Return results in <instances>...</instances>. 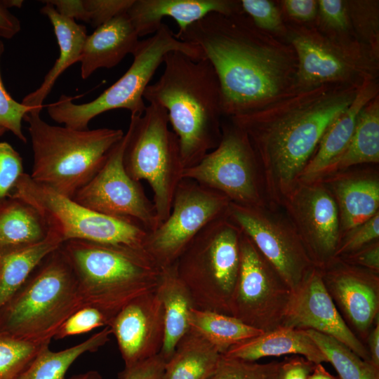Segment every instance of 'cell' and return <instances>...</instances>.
Segmentation results:
<instances>
[{
	"instance_id": "cell-1",
	"label": "cell",
	"mask_w": 379,
	"mask_h": 379,
	"mask_svg": "<svg viewBox=\"0 0 379 379\" xmlns=\"http://www.w3.org/2000/svg\"><path fill=\"white\" fill-rule=\"evenodd\" d=\"M175 35L198 46L213 65L224 117L258 110L300 90L293 47L257 27L243 11L211 13Z\"/></svg>"
},
{
	"instance_id": "cell-2",
	"label": "cell",
	"mask_w": 379,
	"mask_h": 379,
	"mask_svg": "<svg viewBox=\"0 0 379 379\" xmlns=\"http://www.w3.org/2000/svg\"><path fill=\"white\" fill-rule=\"evenodd\" d=\"M360 86L321 84L229 118L245 133L255 153L270 205L281 208L325 131L354 100Z\"/></svg>"
},
{
	"instance_id": "cell-3",
	"label": "cell",
	"mask_w": 379,
	"mask_h": 379,
	"mask_svg": "<svg viewBox=\"0 0 379 379\" xmlns=\"http://www.w3.org/2000/svg\"><path fill=\"white\" fill-rule=\"evenodd\" d=\"M163 63L162 74L147 86L143 98L166 111L186 168L199 162L220 141V85L207 58L194 60L173 51L164 56Z\"/></svg>"
},
{
	"instance_id": "cell-4",
	"label": "cell",
	"mask_w": 379,
	"mask_h": 379,
	"mask_svg": "<svg viewBox=\"0 0 379 379\" xmlns=\"http://www.w3.org/2000/svg\"><path fill=\"white\" fill-rule=\"evenodd\" d=\"M60 246L76 275L84 306L100 309L110 322L132 300L154 291L161 277L162 270L143 249L84 240Z\"/></svg>"
},
{
	"instance_id": "cell-5",
	"label": "cell",
	"mask_w": 379,
	"mask_h": 379,
	"mask_svg": "<svg viewBox=\"0 0 379 379\" xmlns=\"http://www.w3.org/2000/svg\"><path fill=\"white\" fill-rule=\"evenodd\" d=\"M24 120L33 151L31 178L70 199L95 176L124 135L121 129L51 125L36 113H27Z\"/></svg>"
},
{
	"instance_id": "cell-6",
	"label": "cell",
	"mask_w": 379,
	"mask_h": 379,
	"mask_svg": "<svg viewBox=\"0 0 379 379\" xmlns=\"http://www.w3.org/2000/svg\"><path fill=\"white\" fill-rule=\"evenodd\" d=\"M60 246L39 262L0 311V331L50 343L63 322L84 306L76 275Z\"/></svg>"
},
{
	"instance_id": "cell-7",
	"label": "cell",
	"mask_w": 379,
	"mask_h": 379,
	"mask_svg": "<svg viewBox=\"0 0 379 379\" xmlns=\"http://www.w3.org/2000/svg\"><path fill=\"white\" fill-rule=\"evenodd\" d=\"M180 51L194 59L205 58L197 45L176 38L170 27L162 23L152 36L140 41L132 54L133 60L127 71L93 100L75 104L72 97L62 95L46 106L50 117L65 126L84 130L92 119L116 109H125L131 115H141L146 109L143 95L164 56L170 51Z\"/></svg>"
},
{
	"instance_id": "cell-8",
	"label": "cell",
	"mask_w": 379,
	"mask_h": 379,
	"mask_svg": "<svg viewBox=\"0 0 379 379\" xmlns=\"http://www.w3.org/2000/svg\"><path fill=\"white\" fill-rule=\"evenodd\" d=\"M241 231L227 215L207 225L175 264L194 307L230 315L240 265Z\"/></svg>"
},
{
	"instance_id": "cell-9",
	"label": "cell",
	"mask_w": 379,
	"mask_h": 379,
	"mask_svg": "<svg viewBox=\"0 0 379 379\" xmlns=\"http://www.w3.org/2000/svg\"><path fill=\"white\" fill-rule=\"evenodd\" d=\"M168 124L166 111L155 103L141 115H131L124 154L128 174L136 181L145 180L152 190L159 226L170 214L185 169L178 138Z\"/></svg>"
},
{
	"instance_id": "cell-10",
	"label": "cell",
	"mask_w": 379,
	"mask_h": 379,
	"mask_svg": "<svg viewBox=\"0 0 379 379\" xmlns=\"http://www.w3.org/2000/svg\"><path fill=\"white\" fill-rule=\"evenodd\" d=\"M8 197L20 199L36 208L49 230L55 232L62 243L84 240L143 249L148 231L139 222L91 210L34 182L25 173Z\"/></svg>"
},
{
	"instance_id": "cell-11",
	"label": "cell",
	"mask_w": 379,
	"mask_h": 379,
	"mask_svg": "<svg viewBox=\"0 0 379 379\" xmlns=\"http://www.w3.org/2000/svg\"><path fill=\"white\" fill-rule=\"evenodd\" d=\"M285 22L286 40L298 58L300 90L326 84L361 85L378 79L379 60L358 39L328 36L314 24Z\"/></svg>"
},
{
	"instance_id": "cell-12",
	"label": "cell",
	"mask_w": 379,
	"mask_h": 379,
	"mask_svg": "<svg viewBox=\"0 0 379 379\" xmlns=\"http://www.w3.org/2000/svg\"><path fill=\"white\" fill-rule=\"evenodd\" d=\"M193 180L226 196L231 202L268 205L255 153L245 133L230 119L222 123L218 145L197 164L183 171Z\"/></svg>"
},
{
	"instance_id": "cell-13",
	"label": "cell",
	"mask_w": 379,
	"mask_h": 379,
	"mask_svg": "<svg viewBox=\"0 0 379 379\" xmlns=\"http://www.w3.org/2000/svg\"><path fill=\"white\" fill-rule=\"evenodd\" d=\"M230 200L197 182L182 178L167 218L148 232L143 250L161 269L174 265L195 237L210 222L224 216Z\"/></svg>"
},
{
	"instance_id": "cell-14",
	"label": "cell",
	"mask_w": 379,
	"mask_h": 379,
	"mask_svg": "<svg viewBox=\"0 0 379 379\" xmlns=\"http://www.w3.org/2000/svg\"><path fill=\"white\" fill-rule=\"evenodd\" d=\"M226 215L248 236L292 291L316 267L282 208L230 201Z\"/></svg>"
},
{
	"instance_id": "cell-15",
	"label": "cell",
	"mask_w": 379,
	"mask_h": 379,
	"mask_svg": "<svg viewBox=\"0 0 379 379\" xmlns=\"http://www.w3.org/2000/svg\"><path fill=\"white\" fill-rule=\"evenodd\" d=\"M239 247L230 315L263 332L281 326L292 290L242 232Z\"/></svg>"
},
{
	"instance_id": "cell-16",
	"label": "cell",
	"mask_w": 379,
	"mask_h": 379,
	"mask_svg": "<svg viewBox=\"0 0 379 379\" xmlns=\"http://www.w3.org/2000/svg\"><path fill=\"white\" fill-rule=\"evenodd\" d=\"M127 133L110 151L95 176L74 194L78 204L108 215L133 220L148 232L159 226L156 210L139 181L126 172L124 154Z\"/></svg>"
},
{
	"instance_id": "cell-17",
	"label": "cell",
	"mask_w": 379,
	"mask_h": 379,
	"mask_svg": "<svg viewBox=\"0 0 379 379\" xmlns=\"http://www.w3.org/2000/svg\"><path fill=\"white\" fill-rule=\"evenodd\" d=\"M317 268L335 258L340 238L336 203L321 180L298 182L281 208Z\"/></svg>"
},
{
	"instance_id": "cell-18",
	"label": "cell",
	"mask_w": 379,
	"mask_h": 379,
	"mask_svg": "<svg viewBox=\"0 0 379 379\" xmlns=\"http://www.w3.org/2000/svg\"><path fill=\"white\" fill-rule=\"evenodd\" d=\"M281 326L312 329L331 336L370 362L367 347L344 320L324 286L319 268L314 267L292 291Z\"/></svg>"
},
{
	"instance_id": "cell-19",
	"label": "cell",
	"mask_w": 379,
	"mask_h": 379,
	"mask_svg": "<svg viewBox=\"0 0 379 379\" xmlns=\"http://www.w3.org/2000/svg\"><path fill=\"white\" fill-rule=\"evenodd\" d=\"M319 270L336 307L359 335L367 338L378 318L379 274L339 258Z\"/></svg>"
},
{
	"instance_id": "cell-20",
	"label": "cell",
	"mask_w": 379,
	"mask_h": 379,
	"mask_svg": "<svg viewBox=\"0 0 379 379\" xmlns=\"http://www.w3.org/2000/svg\"><path fill=\"white\" fill-rule=\"evenodd\" d=\"M108 326L117 340L125 368L159 354L164 338V315L156 290L124 307Z\"/></svg>"
},
{
	"instance_id": "cell-21",
	"label": "cell",
	"mask_w": 379,
	"mask_h": 379,
	"mask_svg": "<svg viewBox=\"0 0 379 379\" xmlns=\"http://www.w3.org/2000/svg\"><path fill=\"white\" fill-rule=\"evenodd\" d=\"M319 180L326 185L336 203L340 237L379 212L378 168L352 167Z\"/></svg>"
},
{
	"instance_id": "cell-22",
	"label": "cell",
	"mask_w": 379,
	"mask_h": 379,
	"mask_svg": "<svg viewBox=\"0 0 379 379\" xmlns=\"http://www.w3.org/2000/svg\"><path fill=\"white\" fill-rule=\"evenodd\" d=\"M241 11L240 1L234 0H134L126 13L140 37L157 32L164 17L176 22L178 35L211 13Z\"/></svg>"
},
{
	"instance_id": "cell-23",
	"label": "cell",
	"mask_w": 379,
	"mask_h": 379,
	"mask_svg": "<svg viewBox=\"0 0 379 379\" xmlns=\"http://www.w3.org/2000/svg\"><path fill=\"white\" fill-rule=\"evenodd\" d=\"M138 39L127 13L96 27L87 36L84 44L79 60L81 78H88L100 68L117 65L128 54L134 53Z\"/></svg>"
},
{
	"instance_id": "cell-24",
	"label": "cell",
	"mask_w": 379,
	"mask_h": 379,
	"mask_svg": "<svg viewBox=\"0 0 379 379\" xmlns=\"http://www.w3.org/2000/svg\"><path fill=\"white\" fill-rule=\"evenodd\" d=\"M379 95L378 79L365 80L354 100L330 124L298 182H311L345 149L354 133L362 108Z\"/></svg>"
},
{
	"instance_id": "cell-25",
	"label": "cell",
	"mask_w": 379,
	"mask_h": 379,
	"mask_svg": "<svg viewBox=\"0 0 379 379\" xmlns=\"http://www.w3.org/2000/svg\"><path fill=\"white\" fill-rule=\"evenodd\" d=\"M41 9L50 20L59 46V56L53 66L46 74L40 86L27 94L22 103L32 109V113L40 114L43 103L51 93L56 80L73 64L79 62L84 42L87 37L86 28L75 20L60 15L50 4Z\"/></svg>"
},
{
	"instance_id": "cell-26",
	"label": "cell",
	"mask_w": 379,
	"mask_h": 379,
	"mask_svg": "<svg viewBox=\"0 0 379 379\" xmlns=\"http://www.w3.org/2000/svg\"><path fill=\"white\" fill-rule=\"evenodd\" d=\"M300 355L317 364L328 360L304 329L281 326L231 347L227 357L257 361L267 357Z\"/></svg>"
},
{
	"instance_id": "cell-27",
	"label": "cell",
	"mask_w": 379,
	"mask_h": 379,
	"mask_svg": "<svg viewBox=\"0 0 379 379\" xmlns=\"http://www.w3.org/2000/svg\"><path fill=\"white\" fill-rule=\"evenodd\" d=\"M378 163L379 95L361 110L354 133L345 149L314 180H321L352 167Z\"/></svg>"
},
{
	"instance_id": "cell-28",
	"label": "cell",
	"mask_w": 379,
	"mask_h": 379,
	"mask_svg": "<svg viewBox=\"0 0 379 379\" xmlns=\"http://www.w3.org/2000/svg\"><path fill=\"white\" fill-rule=\"evenodd\" d=\"M156 292L164 315V338L159 354L166 362L189 331V315L194 305L188 289L176 273L175 265L162 270Z\"/></svg>"
},
{
	"instance_id": "cell-29",
	"label": "cell",
	"mask_w": 379,
	"mask_h": 379,
	"mask_svg": "<svg viewBox=\"0 0 379 379\" xmlns=\"http://www.w3.org/2000/svg\"><path fill=\"white\" fill-rule=\"evenodd\" d=\"M62 244L61 238L49 230L46 238L37 244L0 250V311L39 262Z\"/></svg>"
},
{
	"instance_id": "cell-30",
	"label": "cell",
	"mask_w": 379,
	"mask_h": 379,
	"mask_svg": "<svg viewBox=\"0 0 379 379\" xmlns=\"http://www.w3.org/2000/svg\"><path fill=\"white\" fill-rule=\"evenodd\" d=\"M48 232L44 218L31 204L11 197L0 200V250L37 244Z\"/></svg>"
},
{
	"instance_id": "cell-31",
	"label": "cell",
	"mask_w": 379,
	"mask_h": 379,
	"mask_svg": "<svg viewBox=\"0 0 379 379\" xmlns=\"http://www.w3.org/2000/svg\"><path fill=\"white\" fill-rule=\"evenodd\" d=\"M222 355L203 337L189 329L166 362L162 379H209Z\"/></svg>"
},
{
	"instance_id": "cell-32",
	"label": "cell",
	"mask_w": 379,
	"mask_h": 379,
	"mask_svg": "<svg viewBox=\"0 0 379 379\" xmlns=\"http://www.w3.org/2000/svg\"><path fill=\"white\" fill-rule=\"evenodd\" d=\"M189 326L190 330L203 337L222 354L231 347L263 333L232 315L194 307L190 312Z\"/></svg>"
},
{
	"instance_id": "cell-33",
	"label": "cell",
	"mask_w": 379,
	"mask_h": 379,
	"mask_svg": "<svg viewBox=\"0 0 379 379\" xmlns=\"http://www.w3.org/2000/svg\"><path fill=\"white\" fill-rule=\"evenodd\" d=\"M112 334L109 326L87 340L65 350L54 352L45 346L15 379H66L71 365L82 354L97 351L105 345Z\"/></svg>"
},
{
	"instance_id": "cell-34",
	"label": "cell",
	"mask_w": 379,
	"mask_h": 379,
	"mask_svg": "<svg viewBox=\"0 0 379 379\" xmlns=\"http://www.w3.org/2000/svg\"><path fill=\"white\" fill-rule=\"evenodd\" d=\"M338 374L339 379H379V370L335 338L305 329Z\"/></svg>"
},
{
	"instance_id": "cell-35",
	"label": "cell",
	"mask_w": 379,
	"mask_h": 379,
	"mask_svg": "<svg viewBox=\"0 0 379 379\" xmlns=\"http://www.w3.org/2000/svg\"><path fill=\"white\" fill-rule=\"evenodd\" d=\"M49 344L29 341L0 331V379H15Z\"/></svg>"
},
{
	"instance_id": "cell-36",
	"label": "cell",
	"mask_w": 379,
	"mask_h": 379,
	"mask_svg": "<svg viewBox=\"0 0 379 379\" xmlns=\"http://www.w3.org/2000/svg\"><path fill=\"white\" fill-rule=\"evenodd\" d=\"M346 4L356 37L379 60V1L349 0Z\"/></svg>"
},
{
	"instance_id": "cell-37",
	"label": "cell",
	"mask_w": 379,
	"mask_h": 379,
	"mask_svg": "<svg viewBox=\"0 0 379 379\" xmlns=\"http://www.w3.org/2000/svg\"><path fill=\"white\" fill-rule=\"evenodd\" d=\"M318 11L313 23L322 33L343 39H357L350 20L346 1L317 0Z\"/></svg>"
},
{
	"instance_id": "cell-38",
	"label": "cell",
	"mask_w": 379,
	"mask_h": 379,
	"mask_svg": "<svg viewBox=\"0 0 379 379\" xmlns=\"http://www.w3.org/2000/svg\"><path fill=\"white\" fill-rule=\"evenodd\" d=\"M279 365L277 361L260 364L222 354L209 379H277Z\"/></svg>"
},
{
	"instance_id": "cell-39",
	"label": "cell",
	"mask_w": 379,
	"mask_h": 379,
	"mask_svg": "<svg viewBox=\"0 0 379 379\" xmlns=\"http://www.w3.org/2000/svg\"><path fill=\"white\" fill-rule=\"evenodd\" d=\"M241 7L259 29L286 39V25L277 3L269 0H241Z\"/></svg>"
},
{
	"instance_id": "cell-40",
	"label": "cell",
	"mask_w": 379,
	"mask_h": 379,
	"mask_svg": "<svg viewBox=\"0 0 379 379\" xmlns=\"http://www.w3.org/2000/svg\"><path fill=\"white\" fill-rule=\"evenodd\" d=\"M109 317L100 309L84 305L71 314L60 326L53 338L56 340L88 333L100 326H108Z\"/></svg>"
},
{
	"instance_id": "cell-41",
	"label": "cell",
	"mask_w": 379,
	"mask_h": 379,
	"mask_svg": "<svg viewBox=\"0 0 379 379\" xmlns=\"http://www.w3.org/2000/svg\"><path fill=\"white\" fill-rule=\"evenodd\" d=\"M4 52V44L0 40V64ZM32 109L15 100L6 91L1 77L0 65V127L11 131L20 140L27 142L22 130V121Z\"/></svg>"
},
{
	"instance_id": "cell-42",
	"label": "cell",
	"mask_w": 379,
	"mask_h": 379,
	"mask_svg": "<svg viewBox=\"0 0 379 379\" xmlns=\"http://www.w3.org/2000/svg\"><path fill=\"white\" fill-rule=\"evenodd\" d=\"M377 240H379V212L340 237L335 258L353 253Z\"/></svg>"
},
{
	"instance_id": "cell-43",
	"label": "cell",
	"mask_w": 379,
	"mask_h": 379,
	"mask_svg": "<svg viewBox=\"0 0 379 379\" xmlns=\"http://www.w3.org/2000/svg\"><path fill=\"white\" fill-rule=\"evenodd\" d=\"M24 173L20 154L7 142H0V200L8 197Z\"/></svg>"
},
{
	"instance_id": "cell-44",
	"label": "cell",
	"mask_w": 379,
	"mask_h": 379,
	"mask_svg": "<svg viewBox=\"0 0 379 379\" xmlns=\"http://www.w3.org/2000/svg\"><path fill=\"white\" fill-rule=\"evenodd\" d=\"M134 0H84L89 23L98 27L112 18L126 13Z\"/></svg>"
},
{
	"instance_id": "cell-45",
	"label": "cell",
	"mask_w": 379,
	"mask_h": 379,
	"mask_svg": "<svg viewBox=\"0 0 379 379\" xmlns=\"http://www.w3.org/2000/svg\"><path fill=\"white\" fill-rule=\"evenodd\" d=\"M278 2L285 20L313 24L318 11L317 0H282Z\"/></svg>"
},
{
	"instance_id": "cell-46",
	"label": "cell",
	"mask_w": 379,
	"mask_h": 379,
	"mask_svg": "<svg viewBox=\"0 0 379 379\" xmlns=\"http://www.w3.org/2000/svg\"><path fill=\"white\" fill-rule=\"evenodd\" d=\"M166 361L160 354L124 368L119 374V379H162Z\"/></svg>"
},
{
	"instance_id": "cell-47",
	"label": "cell",
	"mask_w": 379,
	"mask_h": 379,
	"mask_svg": "<svg viewBox=\"0 0 379 379\" xmlns=\"http://www.w3.org/2000/svg\"><path fill=\"white\" fill-rule=\"evenodd\" d=\"M316 364L293 354L280 361L277 379H307Z\"/></svg>"
},
{
	"instance_id": "cell-48",
	"label": "cell",
	"mask_w": 379,
	"mask_h": 379,
	"mask_svg": "<svg viewBox=\"0 0 379 379\" xmlns=\"http://www.w3.org/2000/svg\"><path fill=\"white\" fill-rule=\"evenodd\" d=\"M339 258L350 265L379 274V240Z\"/></svg>"
},
{
	"instance_id": "cell-49",
	"label": "cell",
	"mask_w": 379,
	"mask_h": 379,
	"mask_svg": "<svg viewBox=\"0 0 379 379\" xmlns=\"http://www.w3.org/2000/svg\"><path fill=\"white\" fill-rule=\"evenodd\" d=\"M41 2L50 4L65 18L89 23V16L84 0H48Z\"/></svg>"
},
{
	"instance_id": "cell-50",
	"label": "cell",
	"mask_w": 379,
	"mask_h": 379,
	"mask_svg": "<svg viewBox=\"0 0 379 379\" xmlns=\"http://www.w3.org/2000/svg\"><path fill=\"white\" fill-rule=\"evenodd\" d=\"M21 29L20 20L13 15L0 1V36L13 38Z\"/></svg>"
},
{
	"instance_id": "cell-51",
	"label": "cell",
	"mask_w": 379,
	"mask_h": 379,
	"mask_svg": "<svg viewBox=\"0 0 379 379\" xmlns=\"http://www.w3.org/2000/svg\"><path fill=\"white\" fill-rule=\"evenodd\" d=\"M368 351L370 356V362L378 370H379V320L378 318L375 322V326L372 328L367 336Z\"/></svg>"
},
{
	"instance_id": "cell-52",
	"label": "cell",
	"mask_w": 379,
	"mask_h": 379,
	"mask_svg": "<svg viewBox=\"0 0 379 379\" xmlns=\"http://www.w3.org/2000/svg\"><path fill=\"white\" fill-rule=\"evenodd\" d=\"M307 379H339L328 373L322 364H315L314 370Z\"/></svg>"
},
{
	"instance_id": "cell-53",
	"label": "cell",
	"mask_w": 379,
	"mask_h": 379,
	"mask_svg": "<svg viewBox=\"0 0 379 379\" xmlns=\"http://www.w3.org/2000/svg\"><path fill=\"white\" fill-rule=\"evenodd\" d=\"M69 379H102V378L98 372L90 371L78 375H74Z\"/></svg>"
},
{
	"instance_id": "cell-54",
	"label": "cell",
	"mask_w": 379,
	"mask_h": 379,
	"mask_svg": "<svg viewBox=\"0 0 379 379\" xmlns=\"http://www.w3.org/2000/svg\"><path fill=\"white\" fill-rule=\"evenodd\" d=\"M1 4L7 8L15 7L20 8L24 3L22 0H0Z\"/></svg>"
},
{
	"instance_id": "cell-55",
	"label": "cell",
	"mask_w": 379,
	"mask_h": 379,
	"mask_svg": "<svg viewBox=\"0 0 379 379\" xmlns=\"http://www.w3.org/2000/svg\"><path fill=\"white\" fill-rule=\"evenodd\" d=\"M6 131H7L5 128L0 127V137L3 135Z\"/></svg>"
}]
</instances>
